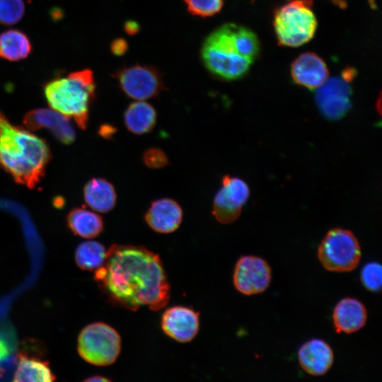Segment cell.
I'll use <instances>...</instances> for the list:
<instances>
[{"label":"cell","instance_id":"83f0119b","mask_svg":"<svg viewBox=\"0 0 382 382\" xmlns=\"http://www.w3.org/2000/svg\"><path fill=\"white\" fill-rule=\"evenodd\" d=\"M142 160L146 166L153 169L163 168L168 163L166 153L157 147L146 150L142 156Z\"/></svg>","mask_w":382,"mask_h":382},{"label":"cell","instance_id":"44dd1931","mask_svg":"<svg viewBox=\"0 0 382 382\" xmlns=\"http://www.w3.org/2000/svg\"><path fill=\"white\" fill-rule=\"evenodd\" d=\"M67 224L79 236L92 238L103 231V221L98 214L85 208H75L67 216Z\"/></svg>","mask_w":382,"mask_h":382},{"label":"cell","instance_id":"3957f363","mask_svg":"<svg viewBox=\"0 0 382 382\" xmlns=\"http://www.w3.org/2000/svg\"><path fill=\"white\" fill-rule=\"evenodd\" d=\"M95 91L93 74L89 69L54 79L44 86V95L50 106L66 117L72 118L83 129L88 125Z\"/></svg>","mask_w":382,"mask_h":382},{"label":"cell","instance_id":"7402d4cb","mask_svg":"<svg viewBox=\"0 0 382 382\" xmlns=\"http://www.w3.org/2000/svg\"><path fill=\"white\" fill-rule=\"evenodd\" d=\"M32 45L23 32L12 29L0 34V58L16 62L28 57Z\"/></svg>","mask_w":382,"mask_h":382},{"label":"cell","instance_id":"277c9868","mask_svg":"<svg viewBox=\"0 0 382 382\" xmlns=\"http://www.w3.org/2000/svg\"><path fill=\"white\" fill-rule=\"evenodd\" d=\"M235 25L224 24L214 30L206 38L201 50L206 68L213 75L227 81L243 77L253 63L237 50L234 40Z\"/></svg>","mask_w":382,"mask_h":382},{"label":"cell","instance_id":"cb8c5ba5","mask_svg":"<svg viewBox=\"0 0 382 382\" xmlns=\"http://www.w3.org/2000/svg\"><path fill=\"white\" fill-rule=\"evenodd\" d=\"M234 40L238 53L253 62L260 51V44L256 35L250 30L236 25Z\"/></svg>","mask_w":382,"mask_h":382},{"label":"cell","instance_id":"1f68e13d","mask_svg":"<svg viewBox=\"0 0 382 382\" xmlns=\"http://www.w3.org/2000/svg\"><path fill=\"white\" fill-rule=\"evenodd\" d=\"M85 381L88 382H96V381H103V382H108L110 381V380L108 378L103 377L101 376H91L90 378H88L85 380Z\"/></svg>","mask_w":382,"mask_h":382},{"label":"cell","instance_id":"8fae6325","mask_svg":"<svg viewBox=\"0 0 382 382\" xmlns=\"http://www.w3.org/2000/svg\"><path fill=\"white\" fill-rule=\"evenodd\" d=\"M349 83L342 76L332 77L318 88L316 100L325 117L338 120L347 113L352 93Z\"/></svg>","mask_w":382,"mask_h":382},{"label":"cell","instance_id":"9c48e42d","mask_svg":"<svg viewBox=\"0 0 382 382\" xmlns=\"http://www.w3.org/2000/svg\"><path fill=\"white\" fill-rule=\"evenodd\" d=\"M249 195V187L243 180L224 175L214 198L212 214L221 224L233 223L239 217Z\"/></svg>","mask_w":382,"mask_h":382},{"label":"cell","instance_id":"d4e9b609","mask_svg":"<svg viewBox=\"0 0 382 382\" xmlns=\"http://www.w3.org/2000/svg\"><path fill=\"white\" fill-rule=\"evenodd\" d=\"M25 10L23 0H0V24L12 25L18 23Z\"/></svg>","mask_w":382,"mask_h":382},{"label":"cell","instance_id":"4fadbf2b","mask_svg":"<svg viewBox=\"0 0 382 382\" xmlns=\"http://www.w3.org/2000/svg\"><path fill=\"white\" fill-rule=\"evenodd\" d=\"M23 124L30 130L47 129L64 144H70L75 139V132L69 118L53 109L33 110L24 117Z\"/></svg>","mask_w":382,"mask_h":382},{"label":"cell","instance_id":"7a4b0ae2","mask_svg":"<svg viewBox=\"0 0 382 382\" xmlns=\"http://www.w3.org/2000/svg\"><path fill=\"white\" fill-rule=\"evenodd\" d=\"M50 157L43 139L12 125L0 111V166L16 182L34 188L43 177Z\"/></svg>","mask_w":382,"mask_h":382},{"label":"cell","instance_id":"ffe728a7","mask_svg":"<svg viewBox=\"0 0 382 382\" xmlns=\"http://www.w3.org/2000/svg\"><path fill=\"white\" fill-rule=\"evenodd\" d=\"M56 379L47 361L19 353L13 376L15 382H51Z\"/></svg>","mask_w":382,"mask_h":382},{"label":"cell","instance_id":"d6986e66","mask_svg":"<svg viewBox=\"0 0 382 382\" xmlns=\"http://www.w3.org/2000/svg\"><path fill=\"white\" fill-rule=\"evenodd\" d=\"M156 117L154 108L144 100L130 103L124 112V122L127 130L139 135L151 132L156 123Z\"/></svg>","mask_w":382,"mask_h":382},{"label":"cell","instance_id":"484cf974","mask_svg":"<svg viewBox=\"0 0 382 382\" xmlns=\"http://www.w3.org/2000/svg\"><path fill=\"white\" fill-rule=\"evenodd\" d=\"M360 279L363 286L371 292L381 291L382 286L381 265L376 262H369L361 270Z\"/></svg>","mask_w":382,"mask_h":382},{"label":"cell","instance_id":"4dcf8cb0","mask_svg":"<svg viewBox=\"0 0 382 382\" xmlns=\"http://www.w3.org/2000/svg\"><path fill=\"white\" fill-rule=\"evenodd\" d=\"M10 348L7 342L0 337V361L10 354Z\"/></svg>","mask_w":382,"mask_h":382},{"label":"cell","instance_id":"52a82bcc","mask_svg":"<svg viewBox=\"0 0 382 382\" xmlns=\"http://www.w3.org/2000/svg\"><path fill=\"white\" fill-rule=\"evenodd\" d=\"M361 257L357 238L350 231L343 228L329 231L318 248L320 263L330 272L352 271L358 266Z\"/></svg>","mask_w":382,"mask_h":382},{"label":"cell","instance_id":"8992f818","mask_svg":"<svg viewBox=\"0 0 382 382\" xmlns=\"http://www.w3.org/2000/svg\"><path fill=\"white\" fill-rule=\"evenodd\" d=\"M77 347L83 360L95 366H105L112 364L117 359L121 350V338L110 325L94 323L81 331Z\"/></svg>","mask_w":382,"mask_h":382},{"label":"cell","instance_id":"e0dca14e","mask_svg":"<svg viewBox=\"0 0 382 382\" xmlns=\"http://www.w3.org/2000/svg\"><path fill=\"white\" fill-rule=\"evenodd\" d=\"M332 320L337 333L351 334L361 330L367 320V311L359 300L345 298L333 310Z\"/></svg>","mask_w":382,"mask_h":382},{"label":"cell","instance_id":"2e32d148","mask_svg":"<svg viewBox=\"0 0 382 382\" xmlns=\"http://www.w3.org/2000/svg\"><path fill=\"white\" fill-rule=\"evenodd\" d=\"M298 360L307 374L319 376L325 374L332 367L334 353L330 346L320 339H312L301 346Z\"/></svg>","mask_w":382,"mask_h":382},{"label":"cell","instance_id":"603a6c76","mask_svg":"<svg viewBox=\"0 0 382 382\" xmlns=\"http://www.w3.org/2000/svg\"><path fill=\"white\" fill-rule=\"evenodd\" d=\"M107 250L104 245L95 241L81 243L75 252L76 265L83 270L95 271L105 261Z\"/></svg>","mask_w":382,"mask_h":382},{"label":"cell","instance_id":"9a60e30c","mask_svg":"<svg viewBox=\"0 0 382 382\" xmlns=\"http://www.w3.org/2000/svg\"><path fill=\"white\" fill-rule=\"evenodd\" d=\"M149 226L160 233L175 231L183 219L180 205L170 198H161L151 202L144 216Z\"/></svg>","mask_w":382,"mask_h":382},{"label":"cell","instance_id":"7c38bea8","mask_svg":"<svg viewBox=\"0 0 382 382\" xmlns=\"http://www.w3.org/2000/svg\"><path fill=\"white\" fill-rule=\"evenodd\" d=\"M199 313L185 306H174L164 311L161 328L164 333L181 343L189 342L199 330Z\"/></svg>","mask_w":382,"mask_h":382},{"label":"cell","instance_id":"5b68a950","mask_svg":"<svg viewBox=\"0 0 382 382\" xmlns=\"http://www.w3.org/2000/svg\"><path fill=\"white\" fill-rule=\"evenodd\" d=\"M310 4V0H291L276 11L274 27L280 45L298 47L313 37L317 21Z\"/></svg>","mask_w":382,"mask_h":382},{"label":"cell","instance_id":"5bb4252c","mask_svg":"<svg viewBox=\"0 0 382 382\" xmlns=\"http://www.w3.org/2000/svg\"><path fill=\"white\" fill-rule=\"evenodd\" d=\"M291 74L295 83L310 90L318 89L329 76L325 62L312 52L299 56L291 64Z\"/></svg>","mask_w":382,"mask_h":382},{"label":"cell","instance_id":"f546056e","mask_svg":"<svg viewBox=\"0 0 382 382\" xmlns=\"http://www.w3.org/2000/svg\"><path fill=\"white\" fill-rule=\"evenodd\" d=\"M124 28L125 32L130 35L137 34L139 30V24L134 21H127L125 23Z\"/></svg>","mask_w":382,"mask_h":382},{"label":"cell","instance_id":"6da1fadb","mask_svg":"<svg viewBox=\"0 0 382 382\" xmlns=\"http://www.w3.org/2000/svg\"><path fill=\"white\" fill-rule=\"evenodd\" d=\"M94 279L109 302L131 311H158L170 299V285L159 256L144 246L111 245Z\"/></svg>","mask_w":382,"mask_h":382},{"label":"cell","instance_id":"30bf717a","mask_svg":"<svg viewBox=\"0 0 382 382\" xmlns=\"http://www.w3.org/2000/svg\"><path fill=\"white\" fill-rule=\"evenodd\" d=\"M272 279L270 265L262 258L245 255L237 261L233 276V284L241 294L247 296L264 292Z\"/></svg>","mask_w":382,"mask_h":382},{"label":"cell","instance_id":"ac0fdd59","mask_svg":"<svg viewBox=\"0 0 382 382\" xmlns=\"http://www.w3.org/2000/svg\"><path fill=\"white\" fill-rule=\"evenodd\" d=\"M83 197L87 204L93 210L107 213L117 202V194L112 184L102 178L90 180L83 188Z\"/></svg>","mask_w":382,"mask_h":382},{"label":"cell","instance_id":"d6a6232c","mask_svg":"<svg viewBox=\"0 0 382 382\" xmlns=\"http://www.w3.org/2000/svg\"><path fill=\"white\" fill-rule=\"evenodd\" d=\"M334 3H335L337 5L343 7L345 6V0H332Z\"/></svg>","mask_w":382,"mask_h":382},{"label":"cell","instance_id":"ba28073f","mask_svg":"<svg viewBox=\"0 0 382 382\" xmlns=\"http://www.w3.org/2000/svg\"><path fill=\"white\" fill-rule=\"evenodd\" d=\"M115 77L129 98L145 100L157 97L165 88L160 71L154 66L135 64L118 70Z\"/></svg>","mask_w":382,"mask_h":382},{"label":"cell","instance_id":"4316f807","mask_svg":"<svg viewBox=\"0 0 382 382\" xmlns=\"http://www.w3.org/2000/svg\"><path fill=\"white\" fill-rule=\"evenodd\" d=\"M188 11L195 16L209 17L222 8L223 0H184Z\"/></svg>","mask_w":382,"mask_h":382},{"label":"cell","instance_id":"f1b7e54d","mask_svg":"<svg viewBox=\"0 0 382 382\" xmlns=\"http://www.w3.org/2000/svg\"><path fill=\"white\" fill-rule=\"evenodd\" d=\"M128 48L127 41L123 38L115 39L110 45V50L116 56L124 54Z\"/></svg>","mask_w":382,"mask_h":382}]
</instances>
